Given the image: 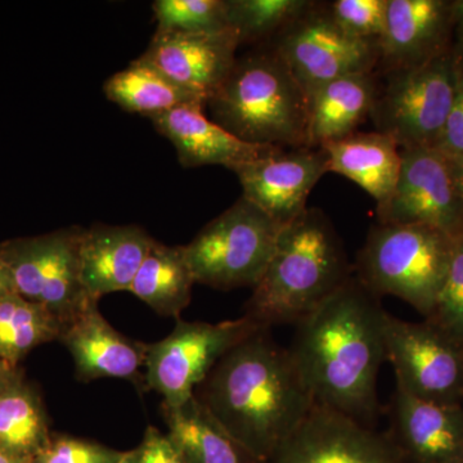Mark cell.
I'll return each instance as SVG.
<instances>
[{
    "instance_id": "52a82bcc",
    "label": "cell",
    "mask_w": 463,
    "mask_h": 463,
    "mask_svg": "<svg viewBox=\"0 0 463 463\" xmlns=\"http://www.w3.org/2000/svg\"><path fill=\"white\" fill-rule=\"evenodd\" d=\"M456 90V51L422 65L388 70L376 90L370 118L377 132L392 137L401 149L435 148L446 128Z\"/></svg>"
},
{
    "instance_id": "8fae6325",
    "label": "cell",
    "mask_w": 463,
    "mask_h": 463,
    "mask_svg": "<svg viewBox=\"0 0 463 463\" xmlns=\"http://www.w3.org/2000/svg\"><path fill=\"white\" fill-rule=\"evenodd\" d=\"M386 361L397 388L422 401L463 404V346L428 321L385 316Z\"/></svg>"
},
{
    "instance_id": "4316f807",
    "label": "cell",
    "mask_w": 463,
    "mask_h": 463,
    "mask_svg": "<svg viewBox=\"0 0 463 463\" xmlns=\"http://www.w3.org/2000/svg\"><path fill=\"white\" fill-rule=\"evenodd\" d=\"M62 325L18 294L0 300V359L16 365L36 346L60 339Z\"/></svg>"
},
{
    "instance_id": "f35d334b",
    "label": "cell",
    "mask_w": 463,
    "mask_h": 463,
    "mask_svg": "<svg viewBox=\"0 0 463 463\" xmlns=\"http://www.w3.org/2000/svg\"><path fill=\"white\" fill-rule=\"evenodd\" d=\"M0 463H32V462L26 461V459L20 458V457L11 455V453H8V452H5V450L0 449Z\"/></svg>"
},
{
    "instance_id": "e0dca14e",
    "label": "cell",
    "mask_w": 463,
    "mask_h": 463,
    "mask_svg": "<svg viewBox=\"0 0 463 463\" xmlns=\"http://www.w3.org/2000/svg\"><path fill=\"white\" fill-rule=\"evenodd\" d=\"M74 359L78 380L120 379L146 389L147 344L128 339L100 315L93 301L61 332L60 339Z\"/></svg>"
},
{
    "instance_id": "44dd1931",
    "label": "cell",
    "mask_w": 463,
    "mask_h": 463,
    "mask_svg": "<svg viewBox=\"0 0 463 463\" xmlns=\"http://www.w3.org/2000/svg\"><path fill=\"white\" fill-rule=\"evenodd\" d=\"M328 170L345 176L376 201V210L385 207L394 194L401 174L402 149L398 143L377 132H356L326 143Z\"/></svg>"
},
{
    "instance_id": "484cf974",
    "label": "cell",
    "mask_w": 463,
    "mask_h": 463,
    "mask_svg": "<svg viewBox=\"0 0 463 463\" xmlns=\"http://www.w3.org/2000/svg\"><path fill=\"white\" fill-rule=\"evenodd\" d=\"M52 434L41 395L24 377L0 394V449L32 462Z\"/></svg>"
},
{
    "instance_id": "83f0119b",
    "label": "cell",
    "mask_w": 463,
    "mask_h": 463,
    "mask_svg": "<svg viewBox=\"0 0 463 463\" xmlns=\"http://www.w3.org/2000/svg\"><path fill=\"white\" fill-rule=\"evenodd\" d=\"M227 20L240 43L260 41L279 33L316 3L307 0H225Z\"/></svg>"
},
{
    "instance_id": "d6a6232c",
    "label": "cell",
    "mask_w": 463,
    "mask_h": 463,
    "mask_svg": "<svg viewBox=\"0 0 463 463\" xmlns=\"http://www.w3.org/2000/svg\"><path fill=\"white\" fill-rule=\"evenodd\" d=\"M456 90L446 128L435 149L447 157L463 156V45L455 43Z\"/></svg>"
},
{
    "instance_id": "f546056e",
    "label": "cell",
    "mask_w": 463,
    "mask_h": 463,
    "mask_svg": "<svg viewBox=\"0 0 463 463\" xmlns=\"http://www.w3.org/2000/svg\"><path fill=\"white\" fill-rule=\"evenodd\" d=\"M425 321L463 346V236L455 240L446 279Z\"/></svg>"
},
{
    "instance_id": "d4e9b609",
    "label": "cell",
    "mask_w": 463,
    "mask_h": 463,
    "mask_svg": "<svg viewBox=\"0 0 463 463\" xmlns=\"http://www.w3.org/2000/svg\"><path fill=\"white\" fill-rule=\"evenodd\" d=\"M103 91L125 111L148 118L190 103L206 105V100L182 90L143 57L112 75L103 85Z\"/></svg>"
},
{
    "instance_id": "5bb4252c",
    "label": "cell",
    "mask_w": 463,
    "mask_h": 463,
    "mask_svg": "<svg viewBox=\"0 0 463 463\" xmlns=\"http://www.w3.org/2000/svg\"><path fill=\"white\" fill-rule=\"evenodd\" d=\"M242 185V197L279 225L306 213L310 192L328 170L321 147L277 148L232 170Z\"/></svg>"
},
{
    "instance_id": "4fadbf2b",
    "label": "cell",
    "mask_w": 463,
    "mask_h": 463,
    "mask_svg": "<svg viewBox=\"0 0 463 463\" xmlns=\"http://www.w3.org/2000/svg\"><path fill=\"white\" fill-rule=\"evenodd\" d=\"M268 463H407L389 434L315 404Z\"/></svg>"
},
{
    "instance_id": "d590c367",
    "label": "cell",
    "mask_w": 463,
    "mask_h": 463,
    "mask_svg": "<svg viewBox=\"0 0 463 463\" xmlns=\"http://www.w3.org/2000/svg\"><path fill=\"white\" fill-rule=\"evenodd\" d=\"M14 294H17L14 279H12L7 265L0 258V300Z\"/></svg>"
},
{
    "instance_id": "603a6c76",
    "label": "cell",
    "mask_w": 463,
    "mask_h": 463,
    "mask_svg": "<svg viewBox=\"0 0 463 463\" xmlns=\"http://www.w3.org/2000/svg\"><path fill=\"white\" fill-rule=\"evenodd\" d=\"M167 437L185 463H259L192 398L178 407L163 404Z\"/></svg>"
},
{
    "instance_id": "5b68a950",
    "label": "cell",
    "mask_w": 463,
    "mask_h": 463,
    "mask_svg": "<svg viewBox=\"0 0 463 463\" xmlns=\"http://www.w3.org/2000/svg\"><path fill=\"white\" fill-rule=\"evenodd\" d=\"M455 240L420 224L374 225L358 252L354 276L377 298L389 295L428 317L452 259Z\"/></svg>"
},
{
    "instance_id": "6da1fadb",
    "label": "cell",
    "mask_w": 463,
    "mask_h": 463,
    "mask_svg": "<svg viewBox=\"0 0 463 463\" xmlns=\"http://www.w3.org/2000/svg\"><path fill=\"white\" fill-rule=\"evenodd\" d=\"M380 298L353 274L295 325L288 347L316 404L373 426L380 412L377 377L386 361Z\"/></svg>"
},
{
    "instance_id": "2e32d148",
    "label": "cell",
    "mask_w": 463,
    "mask_h": 463,
    "mask_svg": "<svg viewBox=\"0 0 463 463\" xmlns=\"http://www.w3.org/2000/svg\"><path fill=\"white\" fill-rule=\"evenodd\" d=\"M455 43L450 0H388L379 43L386 71L422 65L452 50Z\"/></svg>"
},
{
    "instance_id": "9a60e30c",
    "label": "cell",
    "mask_w": 463,
    "mask_h": 463,
    "mask_svg": "<svg viewBox=\"0 0 463 463\" xmlns=\"http://www.w3.org/2000/svg\"><path fill=\"white\" fill-rule=\"evenodd\" d=\"M240 44L233 29L213 33L156 32L142 57L173 83L207 103L233 69Z\"/></svg>"
},
{
    "instance_id": "277c9868",
    "label": "cell",
    "mask_w": 463,
    "mask_h": 463,
    "mask_svg": "<svg viewBox=\"0 0 463 463\" xmlns=\"http://www.w3.org/2000/svg\"><path fill=\"white\" fill-rule=\"evenodd\" d=\"M206 105L215 123L241 141L309 147L306 91L273 50L237 58Z\"/></svg>"
},
{
    "instance_id": "8d00e7d4",
    "label": "cell",
    "mask_w": 463,
    "mask_h": 463,
    "mask_svg": "<svg viewBox=\"0 0 463 463\" xmlns=\"http://www.w3.org/2000/svg\"><path fill=\"white\" fill-rule=\"evenodd\" d=\"M447 158L448 163H449L450 174H452L456 190L458 192L459 197H461L463 203V156Z\"/></svg>"
},
{
    "instance_id": "ba28073f",
    "label": "cell",
    "mask_w": 463,
    "mask_h": 463,
    "mask_svg": "<svg viewBox=\"0 0 463 463\" xmlns=\"http://www.w3.org/2000/svg\"><path fill=\"white\" fill-rule=\"evenodd\" d=\"M83 231L71 227L0 245V258L17 294L47 309L62 328L97 301L88 297L81 282L79 250Z\"/></svg>"
},
{
    "instance_id": "cb8c5ba5",
    "label": "cell",
    "mask_w": 463,
    "mask_h": 463,
    "mask_svg": "<svg viewBox=\"0 0 463 463\" xmlns=\"http://www.w3.org/2000/svg\"><path fill=\"white\" fill-rule=\"evenodd\" d=\"M196 285L184 246H166L154 241L129 292L157 315L179 318L190 304Z\"/></svg>"
},
{
    "instance_id": "d6986e66",
    "label": "cell",
    "mask_w": 463,
    "mask_h": 463,
    "mask_svg": "<svg viewBox=\"0 0 463 463\" xmlns=\"http://www.w3.org/2000/svg\"><path fill=\"white\" fill-rule=\"evenodd\" d=\"M205 106L190 103L149 118L157 132L173 143L182 166L222 165L232 172L234 167L282 148L241 141L207 118L203 115Z\"/></svg>"
},
{
    "instance_id": "3957f363",
    "label": "cell",
    "mask_w": 463,
    "mask_h": 463,
    "mask_svg": "<svg viewBox=\"0 0 463 463\" xmlns=\"http://www.w3.org/2000/svg\"><path fill=\"white\" fill-rule=\"evenodd\" d=\"M354 274L322 210L307 209L283 225L267 269L252 288L245 316L263 327L297 325Z\"/></svg>"
},
{
    "instance_id": "f1b7e54d",
    "label": "cell",
    "mask_w": 463,
    "mask_h": 463,
    "mask_svg": "<svg viewBox=\"0 0 463 463\" xmlns=\"http://www.w3.org/2000/svg\"><path fill=\"white\" fill-rule=\"evenodd\" d=\"M161 33H213L231 29L225 0H157L152 5Z\"/></svg>"
},
{
    "instance_id": "74e56055",
    "label": "cell",
    "mask_w": 463,
    "mask_h": 463,
    "mask_svg": "<svg viewBox=\"0 0 463 463\" xmlns=\"http://www.w3.org/2000/svg\"><path fill=\"white\" fill-rule=\"evenodd\" d=\"M453 16H455L456 43L463 45V0H453Z\"/></svg>"
},
{
    "instance_id": "8992f818",
    "label": "cell",
    "mask_w": 463,
    "mask_h": 463,
    "mask_svg": "<svg viewBox=\"0 0 463 463\" xmlns=\"http://www.w3.org/2000/svg\"><path fill=\"white\" fill-rule=\"evenodd\" d=\"M281 228L241 196L184 246L196 283L222 291L254 288L272 258Z\"/></svg>"
},
{
    "instance_id": "836d02e7",
    "label": "cell",
    "mask_w": 463,
    "mask_h": 463,
    "mask_svg": "<svg viewBox=\"0 0 463 463\" xmlns=\"http://www.w3.org/2000/svg\"><path fill=\"white\" fill-rule=\"evenodd\" d=\"M121 463H185L173 441L154 426H148L141 443L125 452Z\"/></svg>"
},
{
    "instance_id": "1f68e13d",
    "label": "cell",
    "mask_w": 463,
    "mask_h": 463,
    "mask_svg": "<svg viewBox=\"0 0 463 463\" xmlns=\"http://www.w3.org/2000/svg\"><path fill=\"white\" fill-rule=\"evenodd\" d=\"M124 456L125 452L97 441L52 434L50 443L33 457L32 463H121Z\"/></svg>"
},
{
    "instance_id": "ffe728a7",
    "label": "cell",
    "mask_w": 463,
    "mask_h": 463,
    "mask_svg": "<svg viewBox=\"0 0 463 463\" xmlns=\"http://www.w3.org/2000/svg\"><path fill=\"white\" fill-rule=\"evenodd\" d=\"M154 239L138 225L97 224L81 234L80 277L93 300L129 291Z\"/></svg>"
},
{
    "instance_id": "ac0fdd59",
    "label": "cell",
    "mask_w": 463,
    "mask_h": 463,
    "mask_svg": "<svg viewBox=\"0 0 463 463\" xmlns=\"http://www.w3.org/2000/svg\"><path fill=\"white\" fill-rule=\"evenodd\" d=\"M389 437L407 463H463V404L422 401L397 388Z\"/></svg>"
},
{
    "instance_id": "30bf717a",
    "label": "cell",
    "mask_w": 463,
    "mask_h": 463,
    "mask_svg": "<svg viewBox=\"0 0 463 463\" xmlns=\"http://www.w3.org/2000/svg\"><path fill=\"white\" fill-rule=\"evenodd\" d=\"M273 51L282 58L307 97L341 76L373 72L379 44L344 32L331 12L313 5L277 35Z\"/></svg>"
},
{
    "instance_id": "9c48e42d",
    "label": "cell",
    "mask_w": 463,
    "mask_h": 463,
    "mask_svg": "<svg viewBox=\"0 0 463 463\" xmlns=\"http://www.w3.org/2000/svg\"><path fill=\"white\" fill-rule=\"evenodd\" d=\"M261 328L246 316L219 323L178 319L165 339L147 344L146 389L158 392L166 407L185 403L232 347Z\"/></svg>"
},
{
    "instance_id": "7c38bea8",
    "label": "cell",
    "mask_w": 463,
    "mask_h": 463,
    "mask_svg": "<svg viewBox=\"0 0 463 463\" xmlns=\"http://www.w3.org/2000/svg\"><path fill=\"white\" fill-rule=\"evenodd\" d=\"M379 223L428 225L453 240L463 236V203L456 190L449 163L438 149H402L397 187Z\"/></svg>"
},
{
    "instance_id": "e575fe53",
    "label": "cell",
    "mask_w": 463,
    "mask_h": 463,
    "mask_svg": "<svg viewBox=\"0 0 463 463\" xmlns=\"http://www.w3.org/2000/svg\"><path fill=\"white\" fill-rule=\"evenodd\" d=\"M23 377L20 368L0 359V394H3L5 390L11 388Z\"/></svg>"
},
{
    "instance_id": "7402d4cb",
    "label": "cell",
    "mask_w": 463,
    "mask_h": 463,
    "mask_svg": "<svg viewBox=\"0 0 463 463\" xmlns=\"http://www.w3.org/2000/svg\"><path fill=\"white\" fill-rule=\"evenodd\" d=\"M373 72L341 76L307 96V145L322 147L356 132L370 118L376 96Z\"/></svg>"
},
{
    "instance_id": "4dcf8cb0",
    "label": "cell",
    "mask_w": 463,
    "mask_h": 463,
    "mask_svg": "<svg viewBox=\"0 0 463 463\" xmlns=\"http://www.w3.org/2000/svg\"><path fill=\"white\" fill-rule=\"evenodd\" d=\"M386 11L388 0H336L330 9L344 32L376 44L385 32Z\"/></svg>"
},
{
    "instance_id": "7a4b0ae2",
    "label": "cell",
    "mask_w": 463,
    "mask_h": 463,
    "mask_svg": "<svg viewBox=\"0 0 463 463\" xmlns=\"http://www.w3.org/2000/svg\"><path fill=\"white\" fill-rule=\"evenodd\" d=\"M194 397L259 463L272 458L316 404L269 328L232 347Z\"/></svg>"
}]
</instances>
